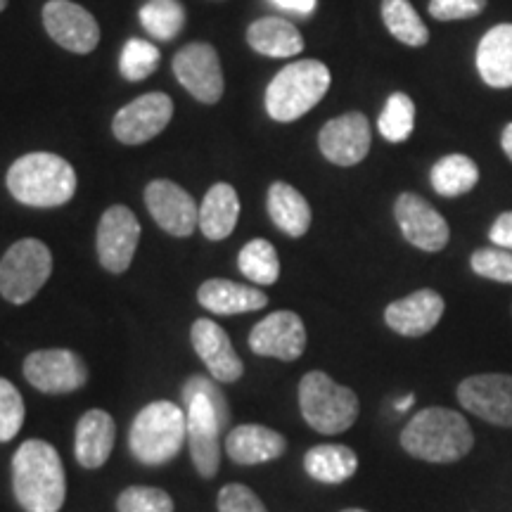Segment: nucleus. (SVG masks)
<instances>
[{
	"mask_svg": "<svg viewBox=\"0 0 512 512\" xmlns=\"http://www.w3.org/2000/svg\"><path fill=\"white\" fill-rule=\"evenodd\" d=\"M188 441V422L181 406L171 401L147 403L133 420L128 446L143 465L171 463Z\"/></svg>",
	"mask_w": 512,
	"mask_h": 512,
	"instance_id": "nucleus-4",
	"label": "nucleus"
},
{
	"mask_svg": "<svg viewBox=\"0 0 512 512\" xmlns=\"http://www.w3.org/2000/svg\"><path fill=\"white\" fill-rule=\"evenodd\" d=\"M415 126V105L406 93H392L389 95L387 105L377 119V128H380L382 138L389 143H403L411 138Z\"/></svg>",
	"mask_w": 512,
	"mask_h": 512,
	"instance_id": "nucleus-33",
	"label": "nucleus"
},
{
	"mask_svg": "<svg viewBox=\"0 0 512 512\" xmlns=\"http://www.w3.org/2000/svg\"><path fill=\"white\" fill-rule=\"evenodd\" d=\"M249 349L256 356L297 361L306 351L304 320L292 311H275L249 332Z\"/></svg>",
	"mask_w": 512,
	"mask_h": 512,
	"instance_id": "nucleus-17",
	"label": "nucleus"
},
{
	"mask_svg": "<svg viewBox=\"0 0 512 512\" xmlns=\"http://www.w3.org/2000/svg\"><path fill=\"white\" fill-rule=\"evenodd\" d=\"M145 204L157 226L174 238H190L200 228V207L174 181H152L145 188Z\"/></svg>",
	"mask_w": 512,
	"mask_h": 512,
	"instance_id": "nucleus-14",
	"label": "nucleus"
},
{
	"mask_svg": "<svg viewBox=\"0 0 512 512\" xmlns=\"http://www.w3.org/2000/svg\"><path fill=\"white\" fill-rule=\"evenodd\" d=\"M12 491L24 512H60L67 479L57 448L43 439L24 441L12 458Z\"/></svg>",
	"mask_w": 512,
	"mask_h": 512,
	"instance_id": "nucleus-1",
	"label": "nucleus"
},
{
	"mask_svg": "<svg viewBox=\"0 0 512 512\" xmlns=\"http://www.w3.org/2000/svg\"><path fill=\"white\" fill-rule=\"evenodd\" d=\"M394 216L403 238L422 252H441L448 245L451 230H448L446 219L415 192H401L396 197Z\"/></svg>",
	"mask_w": 512,
	"mask_h": 512,
	"instance_id": "nucleus-15",
	"label": "nucleus"
},
{
	"mask_svg": "<svg viewBox=\"0 0 512 512\" xmlns=\"http://www.w3.org/2000/svg\"><path fill=\"white\" fill-rule=\"evenodd\" d=\"M484 8L486 0H430V15L439 22L477 17Z\"/></svg>",
	"mask_w": 512,
	"mask_h": 512,
	"instance_id": "nucleus-40",
	"label": "nucleus"
},
{
	"mask_svg": "<svg viewBox=\"0 0 512 512\" xmlns=\"http://www.w3.org/2000/svg\"><path fill=\"white\" fill-rule=\"evenodd\" d=\"M53 273V254L36 238L17 240L0 259V294L5 302L22 306L31 302Z\"/></svg>",
	"mask_w": 512,
	"mask_h": 512,
	"instance_id": "nucleus-7",
	"label": "nucleus"
},
{
	"mask_svg": "<svg viewBox=\"0 0 512 512\" xmlns=\"http://www.w3.org/2000/svg\"><path fill=\"white\" fill-rule=\"evenodd\" d=\"M342 512H368V510H361V508H349V510H342Z\"/></svg>",
	"mask_w": 512,
	"mask_h": 512,
	"instance_id": "nucleus-46",
	"label": "nucleus"
},
{
	"mask_svg": "<svg viewBox=\"0 0 512 512\" xmlns=\"http://www.w3.org/2000/svg\"><path fill=\"white\" fill-rule=\"evenodd\" d=\"M190 458L197 475L211 479L221 465V425L211 403L204 396H192L185 406Z\"/></svg>",
	"mask_w": 512,
	"mask_h": 512,
	"instance_id": "nucleus-18",
	"label": "nucleus"
},
{
	"mask_svg": "<svg viewBox=\"0 0 512 512\" xmlns=\"http://www.w3.org/2000/svg\"><path fill=\"white\" fill-rule=\"evenodd\" d=\"M74 437V453L81 467L86 470H98L112 456L114 439H117V425L107 411L93 408L83 413L76 422Z\"/></svg>",
	"mask_w": 512,
	"mask_h": 512,
	"instance_id": "nucleus-21",
	"label": "nucleus"
},
{
	"mask_svg": "<svg viewBox=\"0 0 512 512\" xmlns=\"http://www.w3.org/2000/svg\"><path fill=\"white\" fill-rule=\"evenodd\" d=\"M24 377L43 394H72L88 382L86 361L72 349H41L24 358Z\"/></svg>",
	"mask_w": 512,
	"mask_h": 512,
	"instance_id": "nucleus-8",
	"label": "nucleus"
},
{
	"mask_svg": "<svg viewBox=\"0 0 512 512\" xmlns=\"http://www.w3.org/2000/svg\"><path fill=\"white\" fill-rule=\"evenodd\" d=\"M238 268L256 285H275L280 278V259L268 240H249L238 254Z\"/></svg>",
	"mask_w": 512,
	"mask_h": 512,
	"instance_id": "nucleus-31",
	"label": "nucleus"
},
{
	"mask_svg": "<svg viewBox=\"0 0 512 512\" xmlns=\"http://www.w3.org/2000/svg\"><path fill=\"white\" fill-rule=\"evenodd\" d=\"M489 238L496 247L510 249L512 252V211H505V214L498 216L489 230Z\"/></svg>",
	"mask_w": 512,
	"mask_h": 512,
	"instance_id": "nucleus-41",
	"label": "nucleus"
},
{
	"mask_svg": "<svg viewBox=\"0 0 512 512\" xmlns=\"http://www.w3.org/2000/svg\"><path fill=\"white\" fill-rule=\"evenodd\" d=\"M458 401L467 413L496 427H512V375L489 373L465 377Z\"/></svg>",
	"mask_w": 512,
	"mask_h": 512,
	"instance_id": "nucleus-9",
	"label": "nucleus"
},
{
	"mask_svg": "<svg viewBox=\"0 0 512 512\" xmlns=\"http://www.w3.org/2000/svg\"><path fill=\"white\" fill-rule=\"evenodd\" d=\"M24 399L19 389L5 377H0V444L17 437L24 425Z\"/></svg>",
	"mask_w": 512,
	"mask_h": 512,
	"instance_id": "nucleus-36",
	"label": "nucleus"
},
{
	"mask_svg": "<svg viewBox=\"0 0 512 512\" xmlns=\"http://www.w3.org/2000/svg\"><path fill=\"white\" fill-rule=\"evenodd\" d=\"M299 408L311 430L339 434L356 422L358 396L354 389L337 384L328 373L311 370L299 382Z\"/></svg>",
	"mask_w": 512,
	"mask_h": 512,
	"instance_id": "nucleus-6",
	"label": "nucleus"
},
{
	"mask_svg": "<svg viewBox=\"0 0 512 512\" xmlns=\"http://www.w3.org/2000/svg\"><path fill=\"white\" fill-rule=\"evenodd\" d=\"M197 302L216 316H235V313L259 311L268 304V297L259 287L240 285L233 280L211 278L197 290Z\"/></svg>",
	"mask_w": 512,
	"mask_h": 512,
	"instance_id": "nucleus-23",
	"label": "nucleus"
},
{
	"mask_svg": "<svg viewBox=\"0 0 512 512\" xmlns=\"http://www.w3.org/2000/svg\"><path fill=\"white\" fill-rule=\"evenodd\" d=\"M501 145H503V152L505 157L512 162V124H508L503 128V136H501Z\"/></svg>",
	"mask_w": 512,
	"mask_h": 512,
	"instance_id": "nucleus-43",
	"label": "nucleus"
},
{
	"mask_svg": "<svg viewBox=\"0 0 512 512\" xmlns=\"http://www.w3.org/2000/svg\"><path fill=\"white\" fill-rule=\"evenodd\" d=\"M8 190L27 207H62L76 192L74 166L53 152H29L8 169Z\"/></svg>",
	"mask_w": 512,
	"mask_h": 512,
	"instance_id": "nucleus-3",
	"label": "nucleus"
},
{
	"mask_svg": "<svg viewBox=\"0 0 512 512\" xmlns=\"http://www.w3.org/2000/svg\"><path fill=\"white\" fill-rule=\"evenodd\" d=\"M273 5H278L280 10L294 12V15L309 17L316 10V0H271Z\"/></svg>",
	"mask_w": 512,
	"mask_h": 512,
	"instance_id": "nucleus-42",
	"label": "nucleus"
},
{
	"mask_svg": "<svg viewBox=\"0 0 512 512\" xmlns=\"http://www.w3.org/2000/svg\"><path fill=\"white\" fill-rule=\"evenodd\" d=\"M190 342L214 380L235 382L245 373V366H242L238 351L233 349L228 332L219 323H214V320H195L190 330Z\"/></svg>",
	"mask_w": 512,
	"mask_h": 512,
	"instance_id": "nucleus-19",
	"label": "nucleus"
},
{
	"mask_svg": "<svg viewBox=\"0 0 512 512\" xmlns=\"http://www.w3.org/2000/svg\"><path fill=\"white\" fill-rule=\"evenodd\" d=\"M268 216L290 238H302L311 228V207L306 197L290 183H273L268 188Z\"/></svg>",
	"mask_w": 512,
	"mask_h": 512,
	"instance_id": "nucleus-27",
	"label": "nucleus"
},
{
	"mask_svg": "<svg viewBox=\"0 0 512 512\" xmlns=\"http://www.w3.org/2000/svg\"><path fill=\"white\" fill-rule=\"evenodd\" d=\"M8 8V0H0V12Z\"/></svg>",
	"mask_w": 512,
	"mask_h": 512,
	"instance_id": "nucleus-45",
	"label": "nucleus"
},
{
	"mask_svg": "<svg viewBox=\"0 0 512 512\" xmlns=\"http://www.w3.org/2000/svg\"><path fill=\"white\" fill-rule=\"evenodd\" d=\"M477 69L486 86H512V24H498L479 41Z\"/></svg>",
	"mask_w": 512,
	"mask_h": 512,
	"instance_id": "nucleus-24",
	"label": "nucleus"
},
{
	"mask_svg": "<svg viewBox=\"0 0 512 512\" xmlns=\"http://www.w3.org/2000/svg\"><path fill=\"white\" fill-rule=\"evenodd\" d=\"M159 67V50L143 38H131L121 53L119 69L126 81H143Z\"/></svg>",
	"mask_w": 512,
	"mask_h": 512,
	"instance_id": "nucleus-34",
	"label": "nucleus"
},
{
	"mask_svg": "<svg viewBox=\"0 0 512 512\" xmlns=\"http://www.w3.org/2000/svg\"><path fill=\"white\" fill-rule=\"evenodd\" d=\"M472 271L494 283L512 285V252L501 247L477 249L470 259Z\"/></svg>",
	"mask_w": 512,
	"mask_h": 512,
	"instance_id": "nucleus-38",
	"label": "nucleus"
},
{
	"mask_svg": "<svg viewBox=\"0 0 512 512\" xmlns=\"http://www.w3.org/2000/svg\"><path fill=\"white\" fill-rule=\"evenodd\" d=\"M240 219V197L233 185L216 183L204 195L200 207V230L211 242L226 240L238 226Z\"/></svg>",
	"mask_w": 512,
	"mask_h": 512,
	"instance_id": "nucleus-25",
	"label": "nucleus"
},
{
	"mask_svg": "<svg viewBox=\"0 0 512 512\" xmlns=\"http://www.w3.org/2000/svg\"><path fill=\"white\" fill-rule=\"evenodd\" d=\"M306 475L323 484H342L356 475L358 456L349 446L320 444L306 451Z\"/></svg>",
	"mask_w": 512,
	"mask_h": 512,
	"instance_id": "nucleus-28",
	"label": "nucleus"
},
{
	"mask_svg": "<svg viewBox=\"0 0 512 512\" xmlns=\"http://www.w3.org/2000/svg\"><path fill=\"white\" fill-rule=\"evenodd\" d=\"M413 401H415L413 396H406V399L396 403V411H406V408H411V406H413Z\"/></svg>",
	"mask_w": 512,
	"mask_h": 512,
	"instance_id": "nucleus-44",
	"label": "nucleus"
},
{
	"mask_svg": "<svg viewBox=\"0 0 512 512\" xmlns=\"http://www.w3.org/2000/svg\"><path fill=\"white\" fill-rule=\"evenodd\" d=\"M330 88V69L318 60H299L287 64L273 76L266 88V112L275 121L302 119L311 112Z\"/></svg>",
	"mask_w": 512,
	"mask_h": 512,
	"instance_id": "nucleus-5",
	"label": "nucleus"
},
{
	"mask_svg": "<svg viewBox=\"0 0 512 512\" xmlns=\"http://www.w3.org/2000/svg\"><path fill=\"white\" fill-rule=\"evenodd\" d=\"M219 512H268L264 501L245 484H228L219 491Z\"/></svg>",
	"mask_w": 512,
	"mask_h": 512,
	"instance_id": "nucleus-39",
	"label": "nucleus"
},
{
	"mask_svg": "<svg viewBox=\"0 0 512 512\" xmlns=\"http://www.w3.org/2000/svg\"><path fill=\"white\" fill-rule=\"evenodd\" d=\"M119 512H174V501L155 486H128L117 498Z\"/></svg>",
	"mask_w": 512,
	"mask_h": 512,
	"instance_id": "nucleus-35",
	"label": "nucleus"
},
{
	"mask_svg": "<svg viewBox=\"0 0 512 512\" xmlns=\"http://www.w3.org/2000/svg\"><path fill=\"white\" fill-rule=\"evenodd\" d=\"M382 19L389 34L406 46L420 48L430 41V31L408 0H382Z\"/></svg>",
	"mask_w": 512,
	"mask_h": 512,
	"instance_id": "nucleus-30",
	"label": "nucleus"
},
{
	"mask_svg": "<svg viewBox=\"0 0 512 512\" xmlns=\"http://www.w3.org/2000/svg\"><path fill=\"white\" fill-rule=\"evenodd\" d=\"M403 451L427 463H456L475 446L463 415L448 408H425L415 413L401 432Z\"/></svg>",
	"mask_w": 512,
	"mask_h": 512,
	"instance_id": "nucleus-2",
	"label": "nucleus"
},
{
	"mask_svg": "<svg viewBox=\"0 0 512 512\" xmlns=\"http://www.w3.org/2000/svg\"><path fill=\"white\" fill-rule=\"evenodd\" d=\"M181 394H183V406H188L192 396H204V399L211 403V408H214L216 418H219L221 432H226L230 422V406H228L226 394L221 392L219 380H214V377H207V375H192L190 380L183 384Z\"/></svg>",
	"mask_w": 512,
	"mask_h": 512,
	"instance_id": "nucleus-37",
	"label": "nucleus"
},
{
	"mask_svg": "<svg viewBox=\"0 0 512 512\" xmlns=\"http://www.w3.org/2000/svg\"><path fill=\"white\" fill-rule=\"evenodd\" d=\"M287 441L280 432L264 425H240L228 432L226 453L238 465H259L280 458Z\"/></svg>",
	"mask_w": 512,
	"mask_h": 512,
	"instance_id": "nucleus-22",
	"label": "nucleus"
},
{
	"mask_svg": "<svg viewBox=\"0 0 512 512\" xmlns=\"http://www.w3.org/2000/svg\"><path fill=\"white\" fill-rule=\"evenodd\" d=\"M174 74L192 98L214 105L223 95V72L219 53L209 43H188L174 57Z\"/></svg>",
	"mask_w": 512,
	"mask_h": 512,
	"instance_id": "nucleus-12",
	"label": "nucleus"
},
{
	"mask_svg": "<svg viewBox=\"0 0 512 512\" xmlns=\"http://www.w3.org/2000/svg\"><path fill=\"white\" fill-rule=\"evenodd\" d=\"M140 24L157 41H171L185 27V10L178 0H147L140 8Z\"/></svg>",
	"mask_w": 512,
	"mask_h": 512,
	"instance_id": "nucleus-32",
	"label": "nucleus"
},
{
	"mask_svg": "<svg viewBox=\"0 0 512 512\" xmlns=\"http://www.w3.org/2000/svg\"><path fill=\"white\" fill-rule=\"evenodd\" d=\"M174 117V100L166 93H145L114 114L112 131L119 143L143 145L169 126Z\"/></svg>",
	"mask_w": 512,
	"mask_h": 512,
	"instance_id": "nucleus-10",
	"label": "nucleus"
},
{
	"mask_svg": "<svg viewBox=\"0 0 512 512\" xmlns=\"http://www.w3.org/2000/svg\"><path fill=\"white\" fill-rule=\"evenodd\" d=\"M370 140H373L370 121L361 112H349L330 119L318 133L320 152L328 162L337 166L361 164L370 152Z\"/></svg>",
	"mask_w": 512,
	"mask_h": 512,
	"instance_id": "nucleus-16",
	"label": "nucleus"
},
{
	"mask_svg": "<svg viewBox=\"0 0 512 512\" xmlns=\"http://www.w3.org/2000/svg\"><path fill=\"white\" fill-rule=\"evenodd\" d=\"M140 242V223L128 207L114 204L100 216L98 259L110 273H126Z\"/></svg>",
	"mask_w": 512,
	"mask_h": 512,
	"instance_id": "nucleus-13",
	"label": "nucleus"
},
{
	"mask_svg": "<svg viewBox=\"0 0 512 512\" xmlns=\"http://www.w3.org/2000/svg\"><path fill=\"white\" fill-rule=\"evenodd\" d=\"M249 48L266 57H292L304 50V38L292 22L283 17L256 19L247 29Z\"/></svg>",
	"mask_w": 512,
	"mask_h": 512,
	"instance_id": "nucleus-26",
	"label": "nucleus"
},
{
	"mask_svg": "<svg viewBox=\"0 0 512 512\" xmlns=\"http://www.w3.org/2000/svg\"><path fill=\"white\" fill-rule=\"evenodd\" d=\"M444 297L434 290H418L408 297L392 302L384 309V323L392 328L396 335L403 337H422L437 328L444 316Z\"/></svg>",
	"mask_w": 512,
	"mask_h": 512,
	"instance_id": "nucleus-20",
	"label": "nucleus"
},
{
	"mask_svg": "<svg viewBox=\"0 0 512 512\" xmlns=\"http://www.w3.org/2000/svg\"><path fill=\"white\" fill-rule=\"evenodd\" d=\"M43 27L57 46L76 55L93 53L100 43V27L95 17L69 0H48L43 5Z\"/></svg>",
	"mask_w": 512,
	"mask_h": 512,
	"instance_id": "nucleus-11",
	"label": "nucleus"
},
{
	"mask_svg": "<svg viewBox=\"0 0 512 512\" xmlns=\"http://www.w3.org/2000/svg\"><path fill=\"white\" fill-rule=\"evenodd\" d=\"M432 188L441 197H460L470 192L479 181V169L470 157L446 155L432 166Z\"/></svg>",
	"mask_w": 512,
	"mask_h": 512,
	"instance_id": "nucleus-29",
	"label": "nucleus"
}]
</instances>
